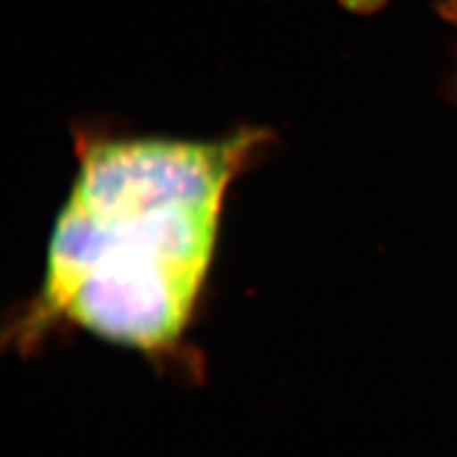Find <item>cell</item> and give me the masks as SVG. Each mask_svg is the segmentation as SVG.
<instances>
[{"instance_id":"1","label":"cell","mask_w":457,"mask_h":457,"mask_svg":"<svg viewBox=\"0 0 457 457\" xmlns=\"http://www.w3.org/2000/svg\"><path fill=\"white\" fill-rule=\"evenodd\" d=\"M267 142L259 128L210 140L74 131L77 174L51 227L41 282L0 324V352L30 356L83 330L199 379L204 358L191 333L227 197Z\"/></svg>"}]
</instances>
